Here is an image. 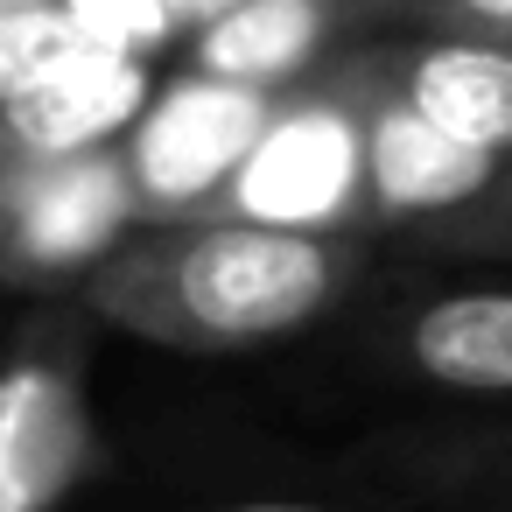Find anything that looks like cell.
Wrapping results in <instances>:
<instances>
[{
  "mask_svg": "<svg viewBox=\"0 0 512 512\" xmlns=\"http://www.w3.org/2000/svg\"><path fill=\"white\" fill-rule=\"evenodd\" d=\"M365 274V239H288L253 225H162L99 267L78 309L162 351H260L309 330Z\"/></svg>",
  "mask_w": 512,
  "mask_h": 512,
  "instance_id": "cell-1",
  "label": "cell"
},
{
  "mask_svg": "<svg viewBox=\"0 0 512 512\" xmlns=\"http://www.w3.org/2000/svg\"><path fill=\"white\" fill-rule=\"evenodd\" d=\"M197 225H253L288 239H365V78L358 50L281 92L246 162Z\"/></svg>",
  "mask_w": 512,
  "mask_h": 512,
  "instance_id": "cell-2",
  "label": "cell"
},
{
  "mask_svg": "<svg viewBox=\"0 0 512 512\" xmlns=\"http://www.w3.org/2000/svg\"><path fill=\"white\" fill-rule=\"evenodd\" d=\"M92 316L43 309L0 358V512H57L99 463L92 428Z\"/></svg>",
  "mask_w": 512,
  "mask_h": 512,
  "instance_id": "cell-3",
  "label": "cell"
},
{
  "mask_svg": "<svg viewBox=\"0 0 512 512\" xmlns=\"http://www.w3.org/2000/svg\"><path fill=\"white\" fill-rule=\"evenodd\" d=\"M141 239L120 155L0 162V288L8 295H85Z\"/></svg>",
  "mask_w": 512,
  "mask_h": 512,
  "instance_id": "cell-4",
  "label": "cell"
},
{
  "mask_svg": "<svg viewBox=\"0 0 512 512\" xmlns=\"http://www.w3.org/2000/svg\"><path fill=\"white\" fill-rule=\"evenodd\" d=\"M267 113H274V92H239V85L190 78V71H176L169 85H155L148 113L113 148L141 232L190 225L225 190V176L246 162V148L267 127Z\"/></svg>",
  "mask_w": 512,
  "mask_h": 512,
  "instance_id": "cell-5",
  "label": "cell"
},
{
  "mask_svg": "<svg viewBox=\"0 0 512 512\" xmlns=\"http://www.w3.org/2000/svg\"><path fill=\"white\" fill-rule=\"evenodd\" d=\"M379 29V0H218V15L183 43V71L239 92H295Z\"/></svg>",
  "mask_w": 512,
  "mask_h": 512,
  "instance_id": "cell-6",
  "label": "cell"
},
{
  "mask_svg": "<svg viewBox=\"0 0 512 512\" xmlns=\"http://www.w3.org/2000/svg\"><path fill=\"white\" fill-rule=\"evenodd\" d=\"M358 78H365V239L372 232H421V225H442V218L470 211L477 197H491L505 162H484V155L442 141L435 127H421L372 78L365 43H358Z\"/></svg>",
  "mask_w": 512,
  "mask_h": 512,
  "instance_id": "cell-7",
  "label": "cell"
},
{
  "mask_svg": "<svg viewBox=\"0 0 512 512\" xmlns=\"http://www.w3.org/2000/svg\"><path fill=\"white\" fill-rule=\"evenodd\" d=\"M372 78L442 141L512 162V57L484 43L449 36H407V43H365Z\"/></svg>",
  "mask_w": 512,
  "mask_h": 512,
  "instance_id": "cell-8",
  "label": "cell"
},
{
  "mask_svg": "<svg viewBox=\"0 0 512 512\" xmlns=\"http://www.w3.org/2000/svg\"><path fill=\"white\" fill-rule=\"evenodd\" d=\"M148 99H155V71L71 57L0 106V162H71L120 148L127 127L148 113Z\"/></svg>",
  "mask_w": 512,
  "mask_h": 512,
  "instance_id": "cell-9",
  "label": "cell"
},
{
  "mask_svg": "<svg viewBox=\"0 0 512 512\" xmlns=\"http://www.w3.org/2000/svg\"><path fill=\"white\" fill-rule=\"evenodd\" d=\"M386 358L435 393L512 400V288H435L386 316Z\"/></svg>",
  "mask_w": 512,
  "mask_h": 512,
  "instance_id": "cell-10",
  "label": "cell"
},
{
  "mask_svg": "<svg viewBox=\"0 0 512 512\" xmlns=\"http://www.w3.org/2000/svg\"><path fill=\"white\" fill-rule=\"evenodd\" d=\"M211 15L218 0H64L78 57L141 64V71H155V57H183V43Z\"/></svg>",
  "mask_w": 512,
  "mask_h": 512,
  "instance_id": "cell-11",
  "label": "cell"
},
{
  "mask_svg": "<svg viewBox=\"0 0 512 512\" xmlns=\"http://www.w3.org/2000/svg\"><path fill=\"white\" fill-rule=\"evenodd\" d=\"M393 470H400L407 484H421V491L512 512V428H470V435L400 442V449H393Z\"/></svg>",
  "mask_w": 512,
  "mask_h": 512,
  "instance_id": "cell-12",
  "label": "cell"
},
{
  "mask_svg": "<svg viewBox=\"0 0 512 512\" xmlns=\"http://www.w3.org/2000/svg\"><path fill=\"white\" fill-rule=\"evenodd\" d=\"M71 57L78 43L64 22V0H0V106Z\"/></svg>",
  "mask_w": 512,
  "mask_h": 512,
  "instance_id": "cell-13",
  "label": "cell"
},
{
  "mask_svg": "<svg viewBox=\"0 0 512 512\" xmlns=\"http://www.w3.org/2000/svg\"><path fill=\"white\" fill-rule=\"evenodd\" d=\"M407 239H414V253H435V260H512V162L491 183V197H477L470 211L421 225Z\"/></svg>",
  "mask_w": 512,
  "mask_h": 512,
  "instance_id": "cell-14",
  "label": "cell"
},
{
  "mask_svg": "<svg viewBox=\"0 0 512 512\" xmlns=\"http://www.w3.org/2000/svg\"><path fill=\"white\" fill-rule=\"evenodd\" d=\"M379 29H414V36H449V43H484L512 57V0H386Z\"/></svg>",
  "mask_w": 512,
  "mask_h": 512,
  "instance_id": "cell-15",
  "label": "cell"
},
{
  "mask_svg": "<svg viewBox=\"0 0 512 512\" xmlns=\"http://www.w3.org/2000/svg\"><path fill=\"white\" fill-rule=\"evenodd\" d=\"M218 512H330V505H302V498H253V505H218Z\"/></svg>",
  "mask_w": 512,
  "mask_h": 512,
  "instance_id": "cell-16",
  "label": "cell"
}]
</instances>
